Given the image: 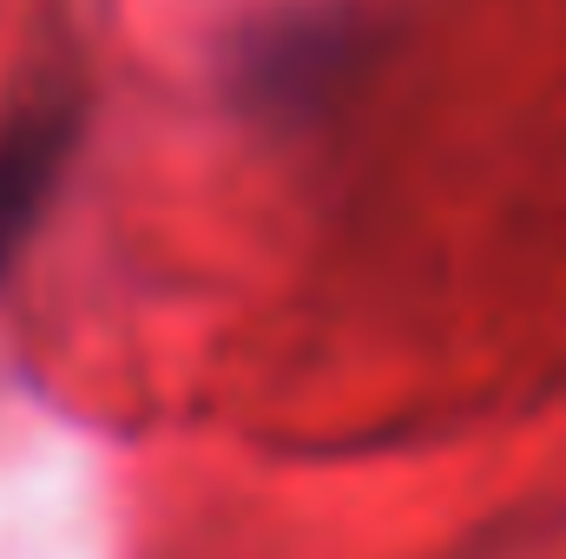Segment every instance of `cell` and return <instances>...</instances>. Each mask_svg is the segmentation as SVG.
<instances>
[{
  "mask_svg": "<svg viewBox=\"0 0 566 559\" xmlns=\"http://www.w3.org/2000/svg\"><path fill=\"white\" fill-rule=\"evenodd\" d=\"M53 151H60V126H40V133H20V145L0 151V244L13 238V211H27L53 171Z\"/></svg>",
  "mask_w": 566,
  "mask_h": 559,
  "instance_id": "1",
  "label": "cell"
}]
</instances>
